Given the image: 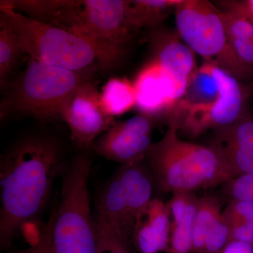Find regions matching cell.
I'll return each mask as SVG.
<instances>
[{"label": "cell", "instance_id": "20", "mask_svg": "<svg viewBox=\"0 0 253 253\" xmlns=\"http://www.w3.org/2000/svg\"><path fill=\"white\" fill-rule=\"evenodd\" d=\"M180 0H136L128 2V18L136 32L141 28L156 26L168 10Z\"/></svg>", "mask_w": 253, "mask_h": 253}, {"label": "cell", "instance_id": "6", "mask_svg": "<svg viewBox=\"0 0 253 253\" xmlns=\"http://www.w3.org/2000/svg\"><path fill=\"white\" fill-rule=\"evenodd\" d=\"M183 127L198 135L208 129L224 128L239 120L244 104L237 80L211 63L203 65L190 82Z\"/></svg>", "mask_w": 253, "mask_h": 253}, {"label": "cell", "instance_id": "2", "mask_svg": "<svg viewBox=\"0 0 253 253\" xmlns=\"http://www.w3.org/2000/svg\"><path fill=\"white\" fill-rule=\"evenodd\" d=\"M176 121L162 139L153 144L146 161L154 185L161 192H192L232 179L214 147L182 140Z\"/></svg>", "mask_w": 253, "mask_h": 253}, {"label": "cell", "instance_id": "4", "mask_svg": "<svg viewBox=\"0 0 253 253\" xmlns=\"http://www.w3.org/2000/svg\"><path fill=\"white\" fill-rule=\"evenodd\" d=\"M0 11L9 17L17 32L23 49L30 58L62 69L83 71L97 67L109 71L99 50L77 33L39 22L0 3Z\"/></svg>", "mask_w": 253, "mask_h": 253}, {"label": "cell", "instance_id": "9", "mask_svg": "<svg viewBox=\"0 0 253 253\" xmlns=\"http://www.w3.org/2000/svg\"><path fill=\"white\" fill-rule=\"evenodd\" d=\"M126 0H76L69 31L99 50L109 71L121 63L136 33L128 18Z\"/></svg>", "mask_w": 253, "mask_h": 253}, {"label": "cell", "instance_id": "26", "mask_svg": "<svg viewBox=\"0 0 253 253\" xmlns=\"http://www.w3.org/2000/svg\"><path fill=\"white\" fill-rule=\"evenodd\" d=\"M253 245V226H237L231 228L230 240Z\"/></svg>", "mask_w": 253, "mask_h": 253}, {"label": "cell", "instance_id": "17", "mask_svg": "<svg viewBox=\"0 0 253 253\" xmlns=\"http://www.w3.org/2000/svg\"><path fill=\"white\" fill-rule=\"evenodd\" d=\"M221 12L231 48L240 62L246 67L253 64V24L244 17Z\"/></svg>", "mask_w": 253, "mask_h": 253}, {"label": "cell", "instance_id": "12", "mask_svg": "<svg viewBox=\"0 0 253 253\" xmlns=\"http://www.w3.org/2000/svg\"><path fill=\"white\" fill-rule=\"evenodd\" d=\"M133 84L136 107L142 114L151 118L171 107L186 93V89L154 61L141 70Z\"/></svg>", "mask_w": 253, "mask_h": 253}, {"label": "cell", "instance_id": "22", "mask_svg": "<svg viewBox=\"0 0 253 253\" xmlns=\"http://www.w3.org/2000/svg\"><path fill=\"white\" fill-rule=\"evenodd\" d=\"M96 226L98 234L97 253H135L129 237L108 226L97 223Z\"/></svg>", "mask_w": 253, "mask_h": 253}, {"label": "cell", "instance_id": "25", "mask_svg": "<svg viewBox=\"0 0 253 253\" xmlns=\"http://www.w3.org/2000/svg\"><path fill=\"white\" fill-rule=\"evenodd\" d=\"M54 212L49 220L41 230L40 238L36 244L31 245L28 249L18 253H52L51 249V229H52Z\"/></svg>", "mask_w": 253, "mask_h": 253}, {"label": "cell", "instance_id": "18", "mask_svg": "<svg viewBox=\"0 0 253 253\" xmlns=\"http://www.w3.org/2000/svg\"><path fill=\"white\" fill-rule=\"evenodd\" d=\"M100 101L105 113L109 117L121 116L136 106L134 84L126 78H111L101 89Z\"/></svg>", "mask_w": 253, "mask_h": 253}, {"label": "cell", "instance_id": "13", "mask_svg": "<svg viewBox=\"0 0 253 253\" xmlns=\"http://www.w3.org/2000/svg\"><path fill=\"white\" fill-rule=\"evenodd\" d=\"M232 179L253 173V120H239L222 128L214 146Z\"/></svg>", "mask_w": 253, "mask_h": 253}, {"label": "cell", "instance_id": "19", "mask_svg": "<svg viewBox=\"0 0 253 253\" xmlns=\"http://www.w3.org/2000/svg\"><path fill=\"white\" fill-rule=\"evenodd\" d=\"M222 218L221 206L215 197L204 196L198 199L193 231L192 253H204L208 236Z\"/></svg>", "mask_w": 253, "mask_h": 253}, {"label": "cell", "instance_id": "21", "mask_svg": "<svg viewBox=\"0 0 253 253\" xmlns=\"http://www.w3.org/2000/svg\"><path fill=\"white\" fill-rule=\"evenodd\" d=\"M198 199L193 198L186 207L182 218L171 224L169 246L166 253H190L192 252L193 231Z\"/></svg>", "mask_w": 253, "mask_h": 253}, {"label": "cell", "instance_id": "3", "mask_svg": "<svg viewBox=\"0 0 253 253\" xmlns=\"http://www.w3.org/2000/svg\"><path fill=\"white\" fill-rule=\"evenodd\" d=\"M95 67L72 71L30 58L26 69L4 88L0 103L1 121L11 116H29L42 122L61 119V113L78 88L93 81Z\"/></svg>", "mask_w": 253, "mask_h": 253}, {"label": "cell", "instance_id": "10", "mask_svg": "<svg viewBox=\"0 0 253 253\" xmlns=\"http://www.w3.org/2000/svg\"><path fill=\"white\" fill-rule=\"evenodd\" d=\"M152 118L139 114L126 121L114 123L92 149L101 157L123 165L144 161L152 146Z\"/></svg>", "mask_w": 253, "mask_h": 253}, {"label": "cell", "instance_id": "14", "mask_svg": "<svg viewBox=\"0 0 253 253\" xmlns=\"http://www.w3.org/2000/svg\"><path fill=\"white\" fill-rule=\"evenodd\" d=\"M169 206L163 200L153 199L139 216L131 240L139 253L166 252L170 236Z\"/></svg>", "mask_w": 253, "mask_h": 253}, {"label": "cell", "instance_id": "7", "mask_svg": "<svg viewBox=\"0 0 253 253\" xmlns=\"http://www.w3.org/2000/svg\"><path fill=\"white\" fill-rule=\"evenodd\" d=\"M144 161L121 166L96 201V223L130 239L136 220L153 199L154 181Z\"/></svg>", "mask_w": 253, "mask_h": 253}, {"label": "cell", "instance_id": "23", "mask_svg": "<svg viewBox=\"0 0 253 253\" xmlns=\"http://www.w3.org/2000/svg\"><path fill=\"white\" fill-rule=\"evenodd\" d=\"M222 216L230 228L234 226H253V202L231 200Z\"/></svg>", "mask_w": 253, "mask_h": 253}, {"label": "cell", "instance_id": "5", "mask_svg": "<svg viewBox=\"0 0 253 253\" xmlns=\"http://www.w3.org/2000/svg\"><path fill=\"white\" fill-rule=\"evenodd\" d=\"M91 167L90 158L80 156L65 172L59 207L54 211L52 253H97L98 234L89 191Z\"/></svg>", "mask_w": 253, "mask_h": 253}, {"label": "cell", "instance_id": "11", "mask_svg": "<svg viewBox=\"0 0 253 253\" xmlns=\"http://www.w3.org/2000/svg\"><path fill=\"white\" fill-rule=\"evenodd\" d=\"M61 119L67 123L71 139L81 149L92 146L96 138L114 124V118L105 113L96 83L82 84L63 108Z\"/></svg>", "mask_w": 253, "mask_h": 253}, {"label": "cell", "instance_id": "16", "mask_svg": "<svg viewBox=\"0 0 253 253\" xmlns=\"http://www.w3.org/2000/svg\"><path fill=\"white\" fill-rule=\"evenodd\" d=\"M17 32L7 15L0 11V87L4 90L25 56Z\"/></svg>", "mask_w": 253, "mask_h": 253}, {"label": "cell", "instance_id": "15", "mask_svg": "<svg viewBox=\"0 0 253 253\" xmlns=\"http://www.w3.org/2000/svg\"><path fill=\"white\" fill-rule=\"evenodd\" d=\"M150 37L154 61L187 91L190 82L197 71L194 51L185 43L162 33L154 32Z\"/></svg>", "mask_w": 253, "mask_h": 253}, {"label": "cell", "instance_id": "1", "mask_svg": "<svg viewBox=\"0 0 253 253\" xmlns=\"http://www.w3.org/2000/svg\"><path fill=\"white\" fill-rule=\"evenodd\" d=\"M63 167L59 141L32 135L18 141L0 163V243L7 249L23 226L36 220Z\"/></svg>", "mask_w": 253, "mask_h": 253}, {"label": "cell", "instance_id": "24", "mask_svg": "<svg viewBox=\"0 0 253 253\" xmlns=\"http://www.w3.org/2000/svg\"><path fill=\"white\" fill-rule=\"evenodd\" d=\"M232 200L253 202V173L243 174L229 180Z\"/></svg>", "mask_w": 253, "mask_h": 253}, {"label": "cell", "instance_id": "8", "mask_svg": "<svg viewBox=\"0 0 253 253\" xmlns=\"http://www.w3.org/2000/svg\"><path fill=\"white\" fill-rule=\"evenodd\" d=\"M174 8L178 33L194 53L234 76L247 72L231 48L219 10L200 0H180Z\"/></svg>", "mask_w": 253, "mask_h": 253}, {"label": "cell", "instance_id": "27", "mask_svg": "<svg viewBox=\"0 0 253 253\" xmlns=\"http://www.w3.org/2000/svg\"><path fill=\"white\" fill-rule=\"evenodd\" d=\"M219 253H253V245L239 241H229Z\"/></svg>", "mask_w": 253, "mask_h": 253}, {"label": "cell", "instance_id": "28", "mask_svg": "<svg viewBox=\"0 0 253 253\" xmlns=\"http://www.w3.org/2000/svg\"><path fill=\"white\" fill-rule=\"evenodd\" d=\"M229 12L239 15L253 24V0L247 1L244 4H234Z\"/></svg>", "mask_w": 253, "mask_h": 253}]
</instances>
